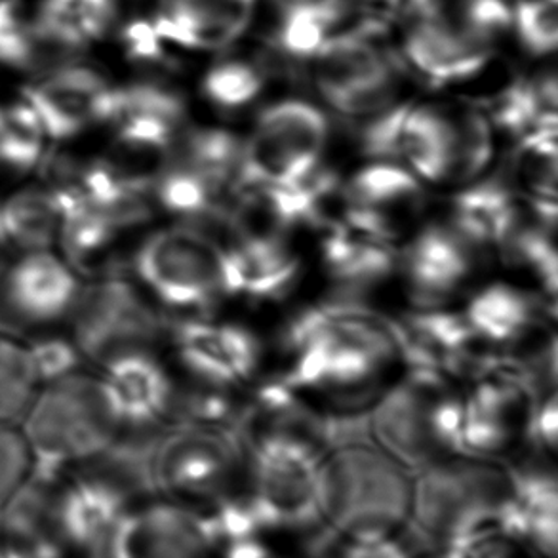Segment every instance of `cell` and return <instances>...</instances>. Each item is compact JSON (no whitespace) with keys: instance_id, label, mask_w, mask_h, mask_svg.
Segmentation results:
<instances>
[{"instance_id":"1","label":"cell","mask_w":558,"mask_h":558,"mask_svg":"<svg viewBox=\"0 0 558 558\" xmlns=\"http://www.w3.org/2000/svg\"><path fill=\"white\" fill-rule=\"evenodd\" d=\"M407 469L371 442L340 446L318 463V511L326 526L351 542L392 537L407 524Z\"/></svg>"},{"instance_id":"2","label":"cell","mask_w":558,"mask_h":558,"mask_svg":"<svg viewBox=\"0 0 558 558\" xmlns=\"http://www.w3.org/2000/svg\"><path fill=\"white\" fill-rule=\"evenodd\" d=\"M250 507L264 530H315L320 453L294 438L267 435L250 442Z\"/></svg>"},{"instance_id":"3","label":"cell","mask_w":558,"mask_h":558,"mask_svg":"<svg viewBox=\"0 0 558 558\" xmlns=\"http://www.w3.org/2000/svg\"><path fill=\"white\" fill-rule=\"evenodd\" d=\"M330 137L323 109L305 99H282L257 114L242 145L236 187L294 182L320 165Z\"/></svg>"},{"instance_id":"4","label":"cell","mask_w":558,"mask_h":558,"mask_svg":"<svg viewBox=\"0 0 558 558\" xmlns=\"http://www.w3.org/2000/svg\"><path fill=\"white\" fill-rule=\"evenodd\" d=\"M244 450L234 427L187 423L160 446L157 483L175 498L214 506L236 494Z\"/></svg>"},{"instance_id":"5","label":"cell","mask_w":558,"mask_h":558,"mask_svg":"<svg viewBox=\"0 0 558 558\" xmlns=\"http://www.w3.org/2000/svg\"><path fill=\"white\" fill-rule=\"evenodd\" d=\"M145 279L180 310H208L226 298V246L196 227L155 236L142 257Z\"/></svg>"},{"instance_id":"6","label":"cell","mask_w":558,"mask_h":558,"mask_svg":"<svg viewBox=\"0 0 558 558\" xmlns=\"http://www.w3.org/2000/svg\"><path fill=\"white\" fill-rule=\"evenodd\" d=\"M117 408L90 377H65L43 392L29 417L35 445L60 456H90L114 435Z\"/></svg>"},{"instance_id":"7","label":"cell","mask_w":558,"mask_h":558,"mask_svg":"<svg viewBox=\"0 0 558 558\" xmlns=\"http://www.w3.org/2000/svg\"><path fill=\"white\" fill-rule=\"evenodd\" d=\"M404 529L414 551L452 549L490 529L476 504L463 461H435L417 471Z\"/></svg>"},{"instance_id":"8","label":"cell","mask_w":558,"mask_h":558,"mask_svg":"<svg viewBox=\"0 0 558 558\" xmlns=\"http://www.w3.org/2000/svg\"><path fill=\"white\" fill-rule=\"evenodd\" d=\"M442 395L440 374L412 371L368 415V430L377 448L400 468L422 471L442 453L433 435V410Z\"/></svg>"},{"instance_id":"9","label":"cell","mask_w":558,"mask_h":558,"mask_svg":"<svg viewBox=\"0 0 558 558\" xmlns=\"http://www.w3.org/2000/svg\"><path fill=\"white\" fill-rule=\"evenodd\" d=\"M494 48L461 29L452 15L442 12L415 15L404 33L408 65L433 86L465 83L490 61Z\"/></svg>"},{"instance_id":"10","label":"cell","mask_w":558,"mask_h":558,"mask_svg":"<svg viewBox=\"0 0 558 558\" xmlns=\"http://www.w3.org/2000/svg\"><path fill=\"white\" fill-rule=\"evenodd\" d=\"M257 0H155L153 27L183 50H223L246 33Z\"/></svg>"},{"instance_id":"11","label":"cell","mask_w":558,"mask_h":558,"mask_svg":"<svg viewBox=\"0 0 558 558\" xmlns=\"http://www.w3.org/2000/svg\"><path fill=\"white\" fill-rule=\"evenodd\" d=\"M175 343L189 371L219 387L246 381L259 363L256 338L236 325L189 320L178 328Z\"/></svg>"},{"instance_id":"12","label":"cell","mask_w":558,"mask_h":558,"mask_svg":"<svg viewBox=\"0 0 558 558\" xmlns=\"http://www.w3.org/2000/svg\"><path fill=\"white\" fill-rule=\"evenodd\" d=\"M216 530L206 509L157 506L130 526L126 558H214Z\"/></svg>"},{"instance_id":"13","label":"cell","mask_w":558,"mask_h":558,"mask_svg":"<svg viewBox=\"0 0 558 558\" xmlns=\"http://www.w3.org/2000/svg\"><path fill=\"white\" fill-rule=\"evenodd\" d=\"M402 269L415 300L422 305H435L468 279L473 269L471 244L452 227H425L408 244Z\"/></svg>"},{"instance_id":"14","label":"cell","mask_w":558,"mask_h":558,"mask_svg":"<svg viewBox=\"0 0 558 558\" xmlns=\"http://www.w3.org/2000/svg\"><path fill=\"white\" fill-rule=\"evenodd\" d=\"M302 264L280 236H241L226 248V294L272 300L294 284Z\"/></svg>"},{"instance_id":"15","label":"cell","mask_w":558,"mask_h":558,"mask_svg":"<svg viewBox=\"0 0 558 558\" xmlns=\"http://www.w3.org/2000/svg\"><path fill=\"white\" fill-rule=\"evenodd\" d=\"M323 259L332 279L345 287L379 282L399 264L392 239L348 216L328 223Z\"/></svg>"},{"instance_id":"16","label":"cell","mask_w":558,"mask_h":558,"mask_svg":"<svg viewBox=\"0 0 558 558\" xmlns=\"http://www.w3.org/2000/svg\"><path fill=\"white\" fill-rule=\"evenodd\" d=\"M452 117L435 107L404 104L392 134L391 162L423 182H445L452 172Z\"/></svg>"},{"instance_id":"17","label":"cell","mask_w":558,"mask_h":558,"mask_svg":"<svg viewBox=\"0 0 558 558\" xmlns=\"http://www.w3.org/2000/svg\"><path fill=\"white\" fill-rule=\"evenodd\" d=\"M513 191L496 180L473 183L453 196V231L471 246H506L521 226Z\"/></svg>"},{"instance_id":"18","label":"cell","mask_w":558,"mask_h":558,"mask_svg":"<svg viewBox=\"0 0 558 558\" xmlns=\"http://www.w3.org/2000/svg\"><path fill=\"white\" fill-rule=\"evenodd\" d=\"M514 475L517 496L504 534L517 544H529L545 558H557V478L539 469H514Z\"/></svg>"},{"instance_id":"19","label":"cell","mask_w":558,"mask_h":558,"mask_svg":"<svg viewBox=\"0 0 558 558\" xmlns=\"http://www.w3.org/2000/svg\"><path fill=\"white\" fill-rule=\"evenodd\" d=\"M422 189V180L408 168L397 162L374 160L355 172L348 185L341 189V195L343 203L371 211L395 229L397 214L420 203Z\"/></svg>"},{"instance_id":"20","label":"cell","mask_w":558,"mask_h":558,"mask_svg":"<svg viewBox=\"0 0 558 558\" xmlns=\"http://www.w3.org/2000/svg\"><path fill=\"white\" fill-rule=\"evenodd\" d=\"M537 305L526 292L509 284H490L469 302L465 320L476 340L514 343L536 325Z\"/></svg>"},{"instance_id":"21","label":"cell","mask_w":558,"mask_h":558,"mask_svg":"<svg viewBox=\"0 0 558 558\" xmlns=\"http://www.w3.org/2000/svg\"><path fill=\"white\" fill-rule=\"evenodd\" d=\"M178 144V142H175ZM180 165L195 170L221 193L234 189L244 140L223 129H193L180 140Z\"/></svg>"},{"instance_id":"22","label":"cell","mask_w":558,"mask_h":558,"mask_svg":"<svg viewBox=\"0 0 558 558\" xmlns=\"http://www.w3.org/2000/svg\"><path fill=\"white\" fill-rule=\"evenodd\" d=\"M513 170L532 201H557V117L539 122L521 137Z\"/></svg>"},{"instance_id":"23","label":"cell","mask_w":558,"mask_h":558,"mask_svg":"<svg viewBox=\"0 0 558 558\" xmlns=\"http://www.w3.org/2000/svg\"><path fill=\"white\" fill-rule=\"evenodd\" d=\"M265 78L267 75L259 63L223 60L204 73L201 92L211 106L221 111H241L259 98Z\"/></svg>"},{"instance_id":"24","label":"cell","mask_w":558,"mask_h":558,"mask_svg":"<svg viewBox=\"0 0 558 558\" xmlns=\"http://www.w3.org/2000/svg\"><path fill=\"white\" fill-rule=\"evenodd\" d=\"M453 149L450 180L473 183L494 157V126L481 109H463L452 119Z\"/></svg>"},{"instance_id":"25","label":"cell","mask_w":558,"mask_h":558,"mask_svg":"<svg viewBox=\"0 0 558 558\" xmlns=\"http://www.w3.org/2000/svg\"><path fill=\"white\" fill-rule=\"evenodd\" d=\"M170 384L159 366L134 359L121 368L122 404L130 414L149 420L160 414L170 400Z\"/></svg>"},{"instance_id":"26","label":"cell","mask_w":558,"mask_h":558,"mask_svg":"<svg viewBox=\"0 0 558 558\" xmlns=\"http://www.w3.org/2000/svg\"><path fill=\"white\" fill-rule=\"evenodd\" d=\"M37 385L31 356L14 341L0 338V423H7L27 408Z\"/></svg>"},{"instance_id":"27","label":"cell","mask_w":558,"mask_h":558,"mask_svg":"<svg viewBox=\"0 0 558 558\" xmlns=\"http://www.w3.org/2000/svg\"><path fill=\"white\" fill-rule=\"evenodd\" d=\"M558 0H517L513 35L532 58L557 52Z\"/></svg>"},{"instance_id":"28","label":"cell","mask_w":558,"mask_h":558,"mask_svg":"<svg viewBox=\"0 0 558 558\" xmlns=\"http://www.w3.org/2000/svg\"><path fill=\"white\" fill-rule=\"evenodd\" d=\"M514 4L517 0H460L452 17L471 37L494 48L513 33Z\"/></svg>"},{"instance_id":"29","label":"cell","mask_w":558,"mask_h":558,"mask_svg":"<svg viewBox=\"0 0 558 558\" xmlns=\"http://www.w3.org/2000/svg\"><path fill=\"white\" fill-rule=\"evenodd\" d=\"M29 469V446L17 430L0 423V501L12 496Z\"/></svg>"},{"instance_id":"30","label":"cell","mask_w":558,"mask_h":558,"mask_svg":"<svg viewBox=\"0 0 558 558\" xmlns=\"http://www.w3.org/2000/svg\"><path fill=\"white\" fill-rule=\"evenodd\" d=\"M529 433L532 442L544 452H557L558 402L557 392H545L539 402H534L530 412Z\"/></svg>"},{"instance_id":"31","label":"cell","mask_w":558,"mask_h":558,"mask_svg":"<svg viewBox=\"0 0 558 558\" xmlns=\"http://www.w3.org/2000/svg\"><path fill=\"white\" fill-rule=\"evenodd\" d=\"M341 558H412V551L407 545L400 544L392 537L372 539V542H351L345 545Z\"/></svg>"},{"instance_id":"32","label":"cell","mask_w":558,"mask_h":558,"mask_svg":"<svg viewBox=\"0 0 558 558\" xmlns=\"http://www.w3.org/2000/svg\"><path fill=\"white\" fill-rule=\"evenodd\" d=\"M412 558H460L456 549H422L412 553Z\"/></svg>"},{"instance_id":"33","label":"cell","mask_w":558,"mask_h":558,"mask_svg":"<svg viewBox=\"0 0 558 558\" xmlns=\"http://www.w3.org/2000/svg\"><path fill=\"white\" fill-rule=\"evenodd\" d=\"M282 2H323V0H282Z\"/></svg>"}]
</instances>
